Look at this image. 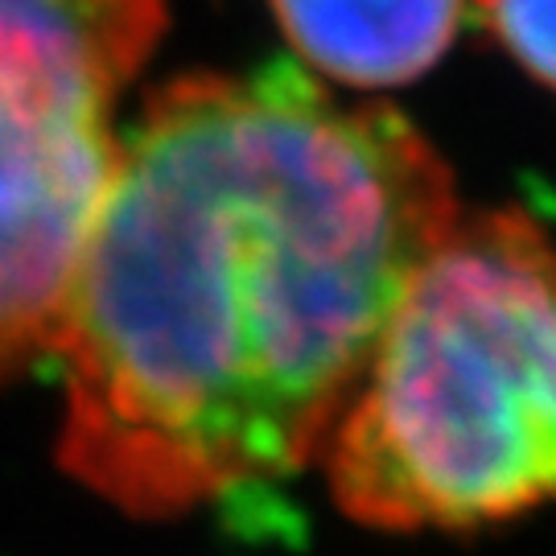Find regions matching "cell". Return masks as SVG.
<instances>
[{
	"label": "cell",
	"mask_w": 556,
	"mask_h": 556,
	"mask_svg": "<svg viewBox=\"0 0 556 556\" xmlns=\"http://www.w3.org/2000/svg\"><path fill=\"white\" fill-rule=\"evenodd\" d=\"M457 215L388 103L293 62L165 83L119 132L54 338L62 470L132 519L298 475Z\"/></svg>",
	"instance_id": "obj_1"
},
{
	"label": "cell",
	"mask_w": 556,
	"mask_h": 556,
	"mask_svg": "<svg viewBox=\"0 0 556 556\" xmlns=\"http://www.w3.org/2000/svg\"><path fill=\"white\" fill-rule=\"evenodd\" d=\"M321 457L342 516L383 532H478L556 503V243L540 223L457 215Z\"/></svg>",
	"instance_id": "obj_2"
},
{
	"label": "cell",
	"mask_w": 556,
	"mask_h": 556,
	"mask_svg": "<svg viewBox=\"0 0 556 556\" xmlns=\"http://www.w3.org/2000/svg\"><path fill=\"white\" fill-rule=\"evenodd\" d=\"M116 103L96 83L0 71V379L54 355L116 165Z\"/></svg>",
	"instance_id": "obj_3"
},
{
	"label": "cell",
	"mask_w": 556,
	"mask_h": 556,
	"mask_svg": "<svg viewBox=\"0 0 556 556\" xmlns=\"http://www.w3.org/2000/svg\"><path fill=\"white\" fill-rule=\"evenodd\" d=\"M470 0H273L280 34L318 75L388 91L433 71Z\"/></svg>",
	"instance_id": "obj_4"
},
{
	"label": "cell",
	"mask_w": 556,
	"mask_h": 556,
	"mask_svg": "<svg viewBox=\"0 0 556 556\" xmlns=\"http://www.w3.org/2000/svg\"><path fill=\"white\" fill-rule=\"evenodd\" d=\"M491 38L540 83L556 91V0H475Z\"/></svg>",
	"instance_id": "obj_5"
}]
</instances>
